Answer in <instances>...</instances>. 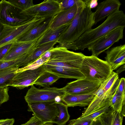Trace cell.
<instances>
[{
  "instance_id": "cell-1",
  "label": "cell",
  "mask_w": 125,
  "mask_h": 125,
  "mask_svg": "<svg viewBox=\"0 0 125 125\" xmlns=\"http://www.w3.org/2000/svg\"><path fill=\"white\" fill-rule=\"evenodd\" d=\"M123 26H125V15L123 11L119 10L107 17L97 27L84 32L74 42L70 43L59 42L57 46L68 49L83 51L111 31Z\"/></svg>"
},
{
  "instance_id": "cell-2",
  "label": "cell",
  "mask_w": 125,
  "mask_h": 125,
  "mask_svg": "<svg viewBox=\"0 0 125 125\" xmlns=\"http://www.w3.org/2000/svg\"><path fill=\"white\" fill-rule=\"evenodd\" d=\"M94 25V12L85 4V6L78 11L67 29L58 39L57 42H73L84 32L91 29Z\"/></svg>"
},
{
  "instance_id": "cell-3",
  "label": "cell",
  "mask_w": 125,
  "mask_h": 125,
  "mask_svg": "<svg viewBox=\"0 0 125 125\" xmlns=\"http://www.w3.org/2000/svg\"><path fill=\"white\" fill-rule=\"evenodd\" d=\"M80 71L86 79L102 83L108 78L113 71L106 61L92 55L84 56Z\"/></svg>"
},
{
  "instance_id": "cell-4",
  "label": "cell",
  "mask_w": 125,
  "mask_h": 125,
  "mask_svg": "<svg viewBox=\"0 0 125 125\" xmlns=\"http://www.w3.org/2000/svg\"><path fill=\"white\" fill-rule=\"evenodd\" d=\"M50 55L44 64L64 67L80 71L85 56L81 52L70 51L66 48L56 46L48 51Z\"/></svg>"
},
{
  "instance_id": "cell-5",
  "label": "cell",
  "mask_w": 125,
  "mask_h": 125,
  "mask_svg": "<svg viewBox=\"0 0 125 125\" xmlns=\"http://www.w3.org/2000/svg\"><path fill=\"white\" fill-rule=\"evenodd\" d=\"M43 21V19L34 17L27 23L21 25L14 26L3 24L4 28L0 35V47L17 41Z\"/></svg>"
},
{
  "instance_id": "cell-6",
  "label": "cell",
  "mask_w": 125,
  "mask_h": 125,
  "mask_svg": "<svg viewBox=\"0 0 125 125\" xmlns=\"http://www.w3.org/2000/svg\"><path fill=\"white\" fill-rule=\"evenodd\" d=\"M65 94L63 88L44 87L40 89L33 85L28 90L24 99L27 104L56 101L57 98H61Z\"/></svg>"
},
{
  "instance_id": "cell-7",
  "label": "cell",
  "mask_w": 125,
  "mask_h": 125,
  "mask_svg": "<svg viewBox=\"0 0 125 125\" xmlns=\"http://www.w3.org/2000/svg\"><path fill=\"white\" fill-rule=\"evenodd\" d=\"M22 10L8 0L0 1V21L3 24L16 26L27 23L32 17L24 16L20 13Z\"/></svg>"
},
{
  "instance_id": "cell-8",
  "label": "cell",
  "mask_w": 125,
  "mask_h": 125,
  "mask_svg": "<svg viewBox=\"0 0 125 125\" xmlns=\"http://www.w3.org/2000/svg\"><path fill=\"white\" fill-rule=\"evenodd\" d=\"M45 71L43 63L33 69H22L19 68L8 86L21 89L33 85L37 78Z\"/></svg>"
},
{
  "instance_id": "cell-9",
  "label": "cell",
  "mask_w": 125,
  "mask_h": 125,
  "mask_svg": "<svg viewBox=\"0 0 125 125\" xmlns=\"http://www.w3.org/2000/svg\"><path fill=\"white\" fill-rule=\"evenodd\" d=\"M60 11L59 0H45L40 4H34L29 8L22 10L20 13L29 17L46 19L54 16Z\"/></svg>"
},
{
  "instance_id": "cell-10",
  "label": "cell",
  "mask_w": 125,
  "mask_h": 125,
  "mask_svg": "<svg viewBox=\"0 0 125 125\" xmlns=\"http://www.w3.org/2000/svg\"><path fill=\"white\" fill-rule=\"evenodd\" d=\"M56 101L28 104L29 112L40 120L43 124L52 122L58 115L59 110Z\"/></svg>"
},
{
  "instance_id": "cell-11",
  "label": "cell",
  "mask_w": 125,
  "mask_h": 125,
  "mask_svg": "<svg viewBox=\"0 0 125 125\" xmlns=\"http://www.w3.org/2000/svg\"><path fill=\"white\" fill-rule=\"evenodd\" d=\"M125 27L123 26L115 28L94 42L87 48L91 52L92 55L97 57L115 43L122 39Z\"/></svg>"
},
{
  "instance_id": "cell-12",
  "label": "cell",
  "mask_w": 125,
  "mask_h": 125,
  "mask_svg": "<svg viewBox=\"0 0 125 125\" xmlns=\"http://www.w3.org/2000/svg\"><path fill=\"white\" fill-rule=\"evenodd\" d=\"M120 80L118 79L114 86L108 91L104 89L101 84L97 90L94 93L95 95L94 97L89 105L85 109L81 116L89 114L110 105V99L115 92Z\"/></svg>"
},
{
  "instance_id": "cell-13",
  "label": "cell",
  "mask_w": 125,
  "mask_h": 125,
  "mask_svg": "<svg viewBox=\"0 0 125 125\" xmlns=\"http://www.w3.org/2000/svg\"><path fill=\"white\" fill-rule=\"evenodd\" d=\"M101 83L92 81L84 78L69 83L63 88L65 94H86L96 91Z\"/></svg>"
},
{
  "instance_id": "cell-14",
  "label": "cell",
  "mask_w": 125,
  "mask_h": 125,
  "mask_svg": "<svg viewBox=\"0 0 125 125\" xmlns=\"http://www.w3.org/2000/svg\"><path fill=\"white\" fill-rule=\"evenodd\" d=\"M85 5L83 0H78L69 9L59 11L53 17L50 28L54 29L63 25L70 24L79 10Z\"/></svg>"
},
{
  "instance_id": "cell-15",
  "label": "cell",
  "mask_w": 125,
  "mask_h": 125,
  "mask_svg": "<svg viewBox=\"0 0 125 125\" xmlns=\"http://www.w3.org/2000/svg\"><path fill=\"white\" fill-rule=\"evenodd\" d=\"M40 37L31 41H15L13 43L3 60H14L22 56L36 46L37 42Z\"/></svg>"
},
{
  "instance_id": "cell-16",
  "label": "cell",
  "mask_w": 125,
  "mask_h": 125,
  "mask_svg": "<svg viewBox=\"0 0 125 125\" xmlns=\"http://www.w3.org/2000/svg\"><path fill=\"white\" fill-rule=\"evenodd\" d=\"M121 4L118 0H107L98 4L94 12V24L119 10Z\"/></svg>"
},
{
  "instance_id": "cell-17",
  "label": "cell",
  "mask_w": 125,
  "mask_h": 125,
  "mask_svg": "<svg viewBox=\"0 0 125 125\" xmlns=\"http://www.w3.org/2000/svg\"><path fill=\"white\" fill-rule=\"evenodd\" d=\"M106 54L105 61L111 66L113 71L125 64V44L112 48L106 51Z\"/></svg>"
},
{
  "instance_id": "cell-18",
  "label": "cell",
  "mask_w": 125,
  "mask_h": 125,
  "mask_svg": "<svg viewBox=\"0 0 125 125\" xmlns=\"http://www.w3.org/2000/svg\"><path fill=\"white\" fill-rule=\"evenodd\" d=\"M94 93L79 95L65 94L61 98V100L68 107L88 106L95 96Z\"/></svg>"
},
{
  "instance_id": "cell-19",
  "label": "cell",
  "mask_w": 125,
  "mask_h": 125,
  "mask_svg": "<svg viewBox=\"0 0 125 125\" xmlns=\"http://www.w3.org/2000/svg\"><path fill=\"white\" fill-rule=\"evenodd\" d=\"M53 17L46 19L24 34L17 41L23 42H29L40 37L50 28Z\"/></svg>"
},
{
  "instance_id": "cell-20",
  "label": "cell",
  "mask_w": 125,
  "mask_h": 125,
  "mask_svg": "<svg viewBox=\"0 0 125 125\" xmlns=\"http://www.w3.org/2000/svg\"><path fill=\"white\" fill-rule=\"evenodd\" d=\"M43 64L46 71L52 73L60 78L77 79L85 78L80 71L64 67Z\"/></svg>"
},
{
  "instance_id": "cell-21",
  "label": "cell",
  "mask_w": 125,
  "mask_h": 125,
  "mask_svg": "<svg viewBox=\"0 0 125 125\" xmlns=\"http://www.w3.org/2000/svg\"><path fill=\"white\" fill-rule=\"evenodd\" d=\"M57 43V41L50 42L34 48L28 53L24 62L23 67L32 65L53 48Z\"/></svg>"
},
{
  "instance_id": "cell-22",
  "label": "cell",
  "mask_w": 125,
  "mask_h": 125,
  "mask_svg": "<svg viewBox=\"0 0 125 125\" xmlns=\"http://www.w3.org/2000/svg\"><path fill=\"white\" fill-rule=\"evenodd\" d=\"M70 24L63 25L54 29L49 28L38 39L36 43V47L39 46L47 43L57 41L59 38L67 30Z\"/></svg>"
},
{
  "instance_id": "cell-23",
  "label": "cell",
  "mask_w": 125,
  "mask_h": 125,
  "mask_svg": "<svg viewBox=\"0 0 125 125\" xmlns=\"http://www.w3.org/2000/svg\"><path fill=\"white\" fill-rule=\"evenodd\" d=\"M56 103L59 110V113L53 120L52 123H55L58 125H64L70 117L68 110V107L61 101H56Z\"/></svg>"
},
{
  "instance_id": "cell-24",
  "label": "cell",
  "mask_w": 125,
  "mask_h": 125,
  "mask_svg": "<svg viewBox=\"0 0 125 125\" xmlns=\"http://www.w3.org/2000/svg\"><path fill=\"white\" fill-rule=\"evenodd\" d=\"M19 68L13 67L0 70V87L8 86Z\"/></svg>"
},
{
  "instance_id": "cell-25",
  "label": "cell",
  "mask_w": 125,
  "mask_h": 125,
  "mask_svg": "<svg viewBox=\"0 0 125 125\" xmlns=\"http://www.w3.org/2000/svg\"><path fill=\"white\" fill-rule=\"evenodd\" d=\"M60 78L53 73L46 71L37 78L34 84L44 87H50Z\"/></svg>"
},
{
  "instance_id": "cell-26",
  "label": "cell",
  "mask_w": 125,
  "mask_h": 125,
  "mask_svg": "<svg viewBox=\"0 0 125 125\" xmlns=\"http://www.w3.org/2000/svg\"><path fill=\"white\" fill-rule=\"evenodd\" d=\"M125 94L118 93L115 91L110 101V106L114 111L121 113L125 105Z\"/></svg>"
},
{
  "instance_id": "cell-27",
  "label": "cell",
  "mask_w": 125,
  "mask_h": 125,
  "mask_svg": "<svg viewBox=\"0 0 125 125\" xmlns=\"http://www.w3.org/2000/svg\"><path fill=\"white\" fill-rule=\"evenodd\" d=\"M112 109L110 105L101 108L89 114L81 116L76 119L70 120L69 123H73L87 120H93L101 115Z\"/></svg>"
},
{
  "instance_id": "cell-28",
  "label": "cell",
  "mask_w": 125,
  "mask_h": 125,
  "mask_svg": "<svg viewBox=\"0 0 125 125\" xmlns=\"http://www.w3.org/2000/svg\"><path fill=\"white\" fill-rule=\"evenodd\" d=\"M112 109L94 119L91 125H111L114 112Z\"/></svg>"
},
{
  "instance_id": "cell-29",
  "label": "cell",
  "mask_w": 125,
  "mask_h": 125,
  "mask_svg": "<svg viewBox=\"0 0 125 125\" xmlns=\"http://www.w3.org/2000/svg\"><path fill=\"white\" fill-rule=\"evenodd\" d=\"M8 1L20 10L26 9L34 5L32 0H9Z\"/></svg>"
},
{
  "instance_id": "cell-30",
  "label": "cell",
  "mask_w": 125,
  "mask_h": 125,
  "mask_svg": "<svg viewBox=\"0 0 125 125\" xmlns=\"http://www.w3.org/2000/svg\"><path fill=\"white\" fill-rule=\"evenodd\" d=\"M21 61L19 59L9 61L0 60V70L7 68L18 67H20Z\"/></svg>"
},
{
  "instance_id": "cell-31",
  "label": "cell",
  "mask_w": 125,
  "mask_h": 125,
  "mask_svg": "<svg viewBox=\"0 0 125 125\" xmlns=\"http://www.w3.org/2000/svg\"><path fill=\"white\" fill-rule=\"evenodd\" d=\"M125 114L122 112L121 113L114 111L111 125H122L123 117Z\"/></svg>"
},
{
  "instance_id": "cell-32",
  "label": "cell",
  "mask_w": 125,
  "mask_h": 125,
  "mask_svg": "<svg viewBox=\"0 0 125 125\" xmlns=\"http://www.w3.org/2000/svg\"><path fill=\"white\" fill-rule=\"evenodd\" d=\"M60 5V11L68 9L78 2V0H59Z\"/></svg>"
},
{
  "instance_id": "cell-33",
  "label": "cell",
  "mask_w": 125,
  "mask_h": 125,
  "mask_svg": "<svg viewBox=\"0 0 125 125\" xmlns=\"http://www.w3.org/2000/svg\"><path fill=\"white\" fill-rule=\"evenodd\" d=\"M9 88L8 86L0 87V106L9 100Z\"/></svg>"
},
{
  "instance_id": "cell-34",
  "label": "cell",
  "mask_w": 125,
  "mask_h": 125,
  "mask_svg": "<svg viewBox=\"0 0 125 125\" xmlns=\"http://www.w3.org/2000/svg\"><path fill=\"white\" fill-rule=\"evenodd\" d=\"M13 43L8 44L0 47V60H3L5 55L11 47Z\"/></svg>"
},
{
  "instance_id": "cell-35",
  "label": "cell",
  "mask_w": 125,
  "mask_h": 125,
  "mask_svg": "<svg viewBox=\"0 0 125 125\" xmlns=\"http://www.w3.org/2000/svg\"><path fill=\"white\" fill-rule=\"evenodd\" d=\"M125 79L122 78L120 79L119 84L115 91L120 94H125Z\"/></svg>"
},
{
  "instance_id": "cell-36",
  "label": "cell",
  "mask_w": 125,
  "mask_h": 125,
  "mask_svg": "<svg viewBox=\"0 0 125 125\" xmlns=\"http://www.w3.org/2000/svg\"><path fill=\"white\" fill-rule=\"evenodd\" d=\"M43 124L40 120L34 115L25 123L21 125H42Z\"/></svg>"
},
{
  "instance_id": "cell-37",
  "label": "cell",
  "mask_w": 125,
  "mask_h": 125,
  "mask_svg": "<svg viewBox=\"0 0 125 125\" xmlns=\"http://www.w3.org/2000/svg\"><path fill=\"white\" fill-rule=\"evenodd\" d=\"M83 1L85 4L91 9L96 8L98 4L97 0H85Z\"/></svg>"
},
{
  "instance_id": "cell-38",
  "label": "cell",
  "mask_w": 125,
  "mask_h": 125,
  "mask_svg": "<svg viewBox=\"0 0 125 125\" xmlns=\"http://www.w3.org/2000/svg\"><path fill=\"white\" fill-rule=\"evenodd\" d=\"M14 122V119L13 118L0 119V125H13Z\"/></svg>"
},
{
  "instance_id": "cell-39",
  "label": "cell",
  "mask_w": 125,
  "mask_h": 125,
  "mask_svg": "<svg viewBox=\"0 0 125 125\" xmlns=\"http://www.w3.org/2000/svg\"><path fill=\"white\" fill-rule=\"evenodd\" d=\"M93 120L85 121L73 123H69L68 125H91Z\"/></svg>"
},
{
  "instance_id": "cell-40",
  "label": "cell",
  "mask_w": 125,
  "mask_h": 125,
  "mask_svg": "<svg viewBox=\"0 0 125 125\" xmlns=\"http://www.w3.org/2000/svg\"><path fill=\"white\" fill-rule=\"evenodd\" d=\"M121 66L120 67L118 68V69L117 70L116 72H115L118 75L125 70V64L121 65Z\"/></svg>"
},
{
  "instance_id": "cell-41",
  "label": "cell",
  "mask_w": 125,
  "mask_h": 125,
  "mask_svg": "<svg viewBox=\"0 0 125 125\" xmlns=\"http://www.w3.org/2000/svg\"><path fill=\"white\" fill-rule=\"evenodd\" d=\"M4 28V25L0 21V35L1 34Z\"/></svg>"
},
{
  "instance_id": "cell-42",
  "label": "cell",
  "mask_w": 125,
  "mask_h": 125,
  "mask_svg": "<svg viewBox=\"0 0 125 125\" xmlns=\"http://www.w3.org/2000/svg\"><path fill=\"white\" fill-rule=\"evenodd\" d=\"M42 125H53L52 123H46L43 124Z\"/></svg>"
}]
</instances>
